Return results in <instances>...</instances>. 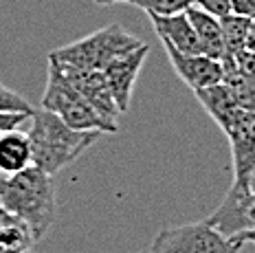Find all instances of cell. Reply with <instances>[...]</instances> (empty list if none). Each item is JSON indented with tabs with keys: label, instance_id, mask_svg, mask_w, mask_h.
I'll list each match as a JSON object with an SVG mask.
<instances>
[{
	"label": "cell",
	"instance_id": "6da1fadb",
	"mask_svg": "<svg viewBox=\"0 0 255 253\" xmlns=\"http://www.w3.org/2000/svg\"><path fill=\"white\" fill-rule=\"evenodd\" d=\"M0 205L7 212L22 218L33 229L35 240H42L55 223L57 200L51 174L29 165L22 172L0 174Z\"/></svg>",
	"mask_w": 255,
	"mask_h": 253
},
{
	"label": "cell",
	"instance_id": "7a4b0ae2",
	"mask_svg": "<svg viewBox=\"0 0 255 253\" xmlns=\"http://www.w3.org/2000/svg\"><path fill=\"white\" fill-rule=\"evenodd\" d=\"M29 121L31 128L26 134L33 152V165H38L51 176L75 163L102 136L97 130L71 128L62 117L46 108L33 110Z\"/></svg>",
	"mask_w": 255,
	"mask_h": 253
},
{
	"label": "cell",
	"instance_id": "3957f363",
	"mask_svg": "<svg viewBox=\"0 0 255 253\" xmlns=\"http://www.w3.org/2000/svg\"><path fill=\"white\" fill-rule=\"evenodd\" d=\"M42 108L55 113L57 117H62L75 130H97L102 134H115L119 130V126L106 121L84 99V95L68 82L62 66L51 55H49V68H46V86H44V95H42Z\"/></svg>",
	"mask_w": 255,
	"mask_h": 253
},
{
	"label": "cell",
	"instance_id": "277c9868",
	"mask_svg": "<svg viewBox=\"0 0 255 253\" xmlns=\"http://www.w3.org/2000/svg\"><path fill=\"white\" fill-rule=\"evenodd\" d=\"M139 44H143L139 38H134L121 24L113 22L108 27L97 29L86 38H79L71 42V44L51 51L49 55L68 66L88 68V71H104L115 57L136 49Z\"/></svg>",
	"mask_w": 255,
	"mask_h": 253
},
{
	"label": "cell",
	"instance_id": "5b68a950",
	"mask_svg": "<svg viewBox=\"0 0 255 253\" xmlns=\"http://www.w3.org/2000/svg\"><path fill=\"white\" fill-rule=\"evenodd\" d=\"M242 242L227 238L207 220L165 227L154 236L150 253H240Z\"/></svg>",
	"mask_w": 255,
	"mask_h": 253
},
{
	"label": "cell",
	"instance_id": "8992f818",
	"mask_svg": "<svg viewBox=\"0 0 255 253\" xmlns=\"http://www.w3.org/2000/svg\"><path fill=\"white\" fill-rule=\"evenodd\" d=\"M211 227H216L227 238H236L244 231L255 227V196L247 183L233 181L227 196L214 209L209 218H205Z\"/></svg>",
	"mask_w": 255,
	"mask_h": 253
},
{
	"label": "cell",
	"instance_id": "52a82bcc",
	"mask_svg": "<svg viewBox=\"0 0 255 253\" xmlns=\"http://www.w3.org/2000/svg\"><path fill=\"white\" fill-rule=\"evenodd\" d=\"M57 64L62 66V71H64V75L68 77V82L84 95V99H86L90 106L97 110L106 121L119 126V117L124 113H121L119 106H117L104 71H88V68L62 64V62H57Z\"/></svg>",
	"mask_w": 255,
	"mask_h": 253
},
{
	"label": "cell",
	"instance_id": "ba28073f",
	"mask_svg": "<svg viewBox=\"0 0 255 253\" xmlns=\"http://www.w3.org/2000/svg\"><path fill=\"white\" fill-rule=\"evenodd\" d=\"M147 53H150V46L139 44L136 49L115 57V60L104 68V75H106V80H108V86H110V91H113V97H115L121 113H126L128 106H130L132 91H134L136 77H139L141 68L147 60Z\"/></svg>",
	"mask_w": 255,
	"mask_h": 253
},
{
	"label": "cell",
	"instance_id": "9c48e42d",
	"mask_svg": "<svg viewBox=\"0 0 255 253\" xmlns=\"http://www.w3.org/2000/svg\"><path fill=\"white\" fill-rule=\"evenodd\" d=\"M163 49L172 62L176 75L183 80L191 91H200V88L214 86V84L222 82V62L214 60V57L205 53H180L178 49H174L169 42H163Z\"/></svg>",
	"mask_w": 255,
	"mask_h": 253
},
{
	"label": "cell",
	"instance_id": "30bf717a",
	"mask_svg": "<svg viewBox=\"0 0 255 253\" xmlns=\"http://www.w3.org/2000/svg\"><path fill=\"white\" fill-rule=\"evenodd\" d=\"M225 134L231 145L233 181L249 185V174L255 167V113L242 110Z\"/></svg>",
	"mask_w": 255,
	"mask_h": 253
},
{
	"label": "cell",
	"instance_id": "8fae6325",
	"mask_svg": "<svg viewBox=\"0 0 255 253\" xmlns=\"http://www.w3.org/2000/svg\"><path fill=\"white\" fill-rule=\"evenodd\" d=\"M150 20L161 42H169L180 53H189V55L203 53L198 35H196V29L191 24L187 11L172 13V15H150Z\"/></svg>",
	"mask_w": 255,
	"mask_h": 253
},
{
	"label": "cell",
	"instance_id": "7c38bea8",
	"mask_svg": "<svg viewBox=\"0 0 255 253\" xmlns=\"http://www.w3.org/2000/svg\"><path fill=\"white\" fill-rule=\"evenodd\" d=\"M194 93H196V99L200 102V106L205 108V113L216 121L222 132H225L233 121H236L238 115L242 113V108L238 106L236 97L231 95V91L227 88L225 82H218L214 86L200 88V91H194Z\"/></svg>",
	"mask_w": 255,
	"mask_h": 253
},
{
	"label": "cell",
	"instance_id": "4fadbf2b",
	"mask_svg": "<svg viewBox=\"0 0 255 253\" xmlns=\"http://www.w3.org/2000/svg\"><path fill=\"white\" fill-rule=\"evenodd\" d=\"M187 15H189L191 24H194V29H196V35H198L200 51H203L205 55L222 62L227 55V49H225V38H222L220 18L207 13L205 9L196 7V4H191L187 9Z\"/></svg>",
	"mask_w": 255,
	"mask_h": 253
},
{
	"label": "cell",
	"instance_id": "5bb4252c",
	"mask_svg": "<svg viewBox=\"0 0 255 253\" xmlns=\"http://www.w3.org/2000/svg\"><path fill=\"white\" fill-rule=\"evenodd\" d=\"M33 165V152H31V141L26 132L7 130L0 134V174L22 172L24 167Z\"/></svg>",
	"mask_w": 255,
	"mask_h": 253
},
{
	"label": "cell",
	"instance_id": "9a60e30c",
	"mask_svg": "<svg viewBox=\"0 0 255 253\" xmlns=\"http://www.w3.org/2000/svg\"><path fill=\"white\" fill-rule=\"evenodd\" d=\"M35 242L33 229L0 205V253H26Z\"/></svg>",
	"mask_w": 255,
	"mask_h": 253
},
{
	"label": "cell",
	"instance_id": "2e32d148",
	"mask_svg": "<svg viewBox=\"0 0 255 253\" xmlns=\"http://www.w3.org/2000/svg\"><path fill=\"white\" fill-rule=\"evenodd\" d=\"M222 82L236 97L238 106L242 110H249V113H255V82L242 75L240 68L236 66L233 55H227L222 60Z\"/></svg>",
	"mask_w": 255,
	"mask_h": 253
},
{
	"label": "cell",
	"instance_id": "e0dca14e",
	"mask_svg": "<svg viewBox=\"0 0 255 253\" xmlns=\"http://www.w3.org/2000/svg\"><path fill=\"white\" fill-rule=\"evenodd\" d=\"M251 20L253 18H244V15L238 13H229L225 18H220L227 55H238L240 51L247 49V35H249V27H251Z\"/></svg>",
	"mask_w": 255,
	"mask_h": 253
},
{
	"label": "cell",
	"instance_id": "ac0fdd59",
	"mask_svg": "<svg viewBox=\"0 0 255 253\" xmlns=\"http://www.w3.org/2000/svg\"><path fill=\"white\" fill-rule=\"evenodd\" d=\"M196 0H134L132 4H136L143 9L147 15H172L187 11Z\"/></svg>",
	"mask_w": 255,
	"mask_h": 253
},
{
	"label": "cell",
	"instance_id": "d6986e66",
	"mask_svg": "<svg viewBox=\"0 0 255 253\" xmlns=\"http://www.w3.org/2000/svg\"><path fill=\"white\" fill-rule=\"evenodd\" d=\"M0 110H4V113H29L33 115V108H31V104L26 102L20 93L11 91V88L2 86L0 84Z\"/></svg>",
	"mask_w": 255,
	"mask_h": 253
},
{
	"label": "cell",
	"instance_id": "ffe728a7",
	"mask_svg": "<svg viewBox=\"0 0 255 253\" xmlns=\"http://www.w3.org/2000/svg\"><path fill=\"white\" fill-rule=\"evenodd\" d=\"M194 4L205 9L207 13L216 15V18H225L231 13V0H196Z\"/></svg>",
	"mask_w": 255,
	"mask_h": 253
},
{
	"label": "cell",
	"instance_id": "44dd1931",
	"mask_svg": "<svg viewBox=\"0 0 255 253\" xmlns=\"http://www.w3.org/2000/svg\"><path fill=\"white\" fill-rule=\"evenodd\" d=\"M233 60H236V66L240 68L242 75H247L249 80L255 82V51L244 49L238 55H233Z\"/></svg>",
	"mask_w": 255,
	"mask_h": 253
},
{
	"label": "cell",
	"instance_id": "7402d4cb",
	"mask_svg": "<svg viewBox=\"0 0 255 253\" xmlns=\"http://www.w3.org/2000/svg\"><path fill=\"white\" fill-rule=\"evenodd\" d=\"M29 117H31L29 113H4V110H0V134L7 132V130L20 128V124Z\"/></svg>",
	"mask_w": 255,
	"mask_h": 253
},
{
	"label": "cell",
	"instance_id": "603a6c76",
	"mask_svg": "<svg viewBox=\"0 0 255 253\" xmlns=\"http://www.w3.org/2000/svg\"><path fill=\"white\" fill-rule=\"evenodd\" d=\"M231 13L255 18V0H231Z\"/></svg>",
	"mask_w": 255,
	"mask_h": 253
},
{
	"label": "cell",
	"instance_id": "cb8c5ba5",
	"mask_svg": "<svg viewBox=\"0 0 255 253\" xmlns=\"http://www.w3.org/2000/svg\"><path fill=\"white\" fill-rule=\"evenodd\" d=\"M233 240L242 242V245H255V227L249 229V231H244V234H240V236H236Z\"/></svg>",
	"mask_w": 255,
	"mask_h": 253
},
{
	"label": "cell",
	"instance_id": "d4e9b609",
	"mask_svg": "<svg viewBox=\"0 0 255 253\" xmlns=\"http://www.w3.org/2000/svg\"><path fill=\"white\" fill-rule=\"evenodd\" d=\"M247 49L255 51V18L251 20V27H249V35H247Z\"/></svg>",
	"mask_w": 255,
	"mask_h": 253
},
{
	"label": "cell",
	"instance_id": "484cf974",
	"mask_svg": "<svg viewBox=\"0 0 255 253\" xmlns=\"http://www.w3.org/2000/svg\"><path fill=\"white\" fill-rule=\"evenodd\" d=\"M93 2L95 4H104V7H106V4H115V2H134V0H93Z\"/></svg>",
	"mask_w": 255,
	"mask_h": 253
},
{
	"label": "cell",
	"instance_id": "4316f807",
	"mask_svg": "<svg viewBox=\"0 0 255 253\" xmlns=\"http://www.w3.org/2000/svg\"><path fill=\"white\" fill-rule=\"evenodd\" d=\"M249 189H251V194L255 196V167H253V172L249 174Z\"/></svg>",
	"mask_w": 255,
	"mask_h": 253
},
{
	"label": "cell",
	"instance_id": "83f0119b",
	"mask_svg": "<svg viewBox=\"0 0 255 253\" xmlns=\"http://www.w3.org/2000/svg\"><path fill=\"white\" fill-rule=\"evenodd\" d=\"M139 253H150V251H147V249H145V251H139Z\"/></svg>",
	"mask_w": 255,
	"mask_h": 253
},
{
	"label": "cell",
	"instance_id": "f1b7e54d",
	"mask_svg": "<svg viewBox=\"0 0 255 253\" xmlns=\"http://www.w3.org/2000/svg\"><path fill=\"white\" fill-rule=\"evenodd\" d=\"M26 253H31V251H26Z\"/></svg>",
	"mask_w": 255,
	"mask_h": 253
}]
</instances>
